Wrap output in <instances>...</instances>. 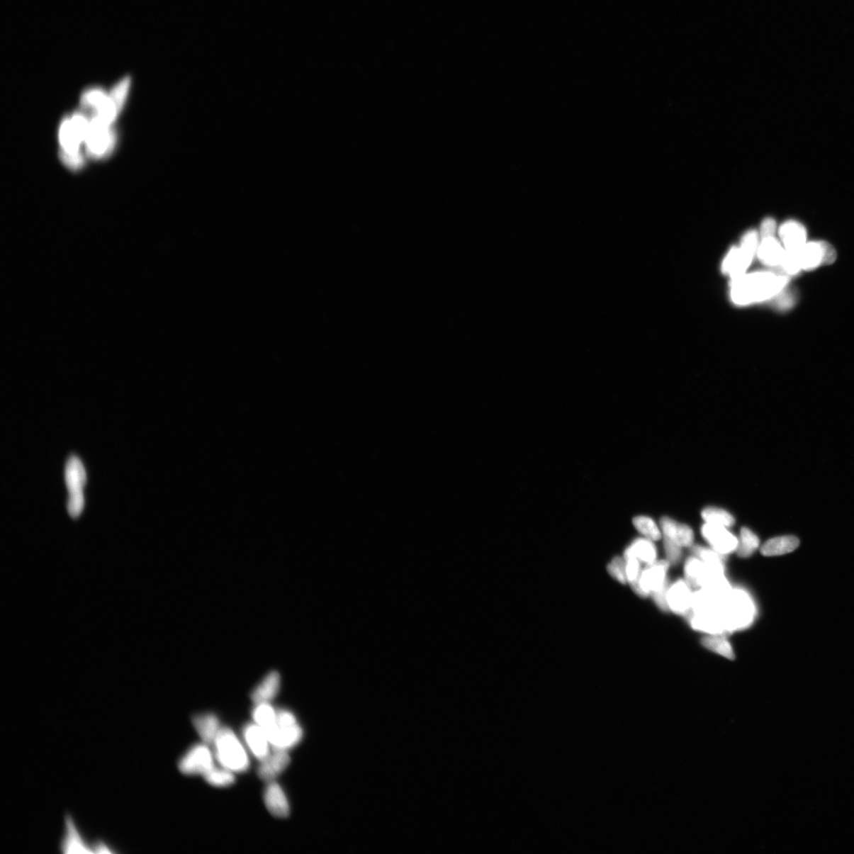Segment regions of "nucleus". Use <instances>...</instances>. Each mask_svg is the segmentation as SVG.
Wrapping results in <instances>:
<instances>
[{"label": "nucleus", "instance_id": "f257e3e1", "mask_svg": "<svg viewBox=\"0 0 854 854\" xmlns=\"http://www.w3.org/2000/svg\"><path fill=\"white\" fill-rule=\"evenodd\" d=\"M789 279L769 271H757L732 280L731 298L739 305L765 302L785 290Z\"/></svg>", "mask_w": 854, "mask_h": 854}, {"label": "nucleus", "instance_id": "f03ea898", "mask_svg": "<svg viewBox=\"0 0 854 854\" xmlns=\"http://www.w3.org/2000/svg\"><path fill=\"white\" fill-rule=\"evenodd\" d=\"M760 237L758 232L749 230L741 239L739 246L729 252L722 263V271L732 280L746 274L760 245Z\"/></svg>", "mask_w": 854, "mask_h": 854}, {"label": "nucleus", "instance_id": "7ed1b4c3", "mask_svg": "<svg viewBox=\"0 0 854 854\" xmlns=\"http://www.w3.org/2000/svg\"><path fill=\"white\" fill-rule=\"evenodd\" d=\"M755 607L746 592L735 590L724 602L721 614L726 632L748 627L754 620Z\"/></svg>", "mask_w": 854, "mask_h": 854}, {"label": "nucleus", "instance_id": "20e7f679", "mask_svg": "<svg viewBox=\"0 0 854 854\" xmlns=\"http://www.w3.org/2000/svg\"><path fill=\"white\" fill-rule=\"evenodd\" d=\"M214 743L218 760L225 769L234 772H243L248 769V755L230 729H220Z\"/></svg>", "mask_w": 854, "mask_h": 854}, {"label": "nucleus", "instance_id": "39448f33", "mask_svg": "<svg viewBox=\"0 0 854 854\" xmlns=\"http://www.w3.org/2000/svg\"><path fill=\"white\" fill-rule=\"evenodd\" d=\"M65 482L68 494L67 511L72 518H77L83 512L85 505L84 489L86 483V473L84 463L77 456H72L65 468Z\"/></svg>", "mask_w": 854, "mask_h": 854}, {"label": "nucleus", "instance_id": "423d86ee", "mask_svg": "<svg viewBox=\"0 0 854 854\" xmlns=\"http://www.w3.org/2000/svg\"><path fill=\"white\" fill-rule=\"evenodd\" d=\"M90 118L83 113L77 112L72 117L65 118L61 123L59 139L61 147L60 153L68 155L83 154L81 145L85 143Z\"/></svg>", "mask_w": 854, "mask_h": 854}, {"label": "nucleus", "instance_id": "0eeeda50", "mask_svg": "<svg viewBox=\"0 0 854 854\" xmlns=\"http://www.w3.org/2000/svg\"><path fill=\"white\" fill-rule=\"evenodd\" d=\"M117 136L112 125L97 118H90V126L85 140L86 153L94 159H105L113 152Z\"/></svg>", "mask_w": 854, "mask_h": 854}, {"label": "nucleus", "instance_id": "6e6552de", "mask_svg": "<svg viewBox=\"0 0 854 854\" xmlns=\"http://www.w3.org/2000/svg\"><path fill=\"white\" fill-rule=\"evenodd\" d=\"M303 735V730L292 713L284 709L276 712V726L268 737L274 749L286 750L295 747L302 740Z\"/></svg>", "mask_w": 854, "mask_h": 854}, {"label": "nucleus", "instance_id": "1a4fd4ad", "mask_svg": "<svg viewBox=\"0 0 854 854\" xmlns=\"http://www.w3.org/2000/svg\"><path fill=\"white\" fill-rule=\"evenodd\" d=\"M670 563L668 561H655L647 565L637 580L631 583V589L641 597L660 591L666 583V573Z\"/></svg>", "mask_w": 854, "mask_h": 854}, {"label": "nucleus", "instance_id": "9d476101", "mask_svg": "<svg viewBox=\"0 0 854 854\" xmlns=\"http://www.w3.org/2000/svg\"><path fill=\"white\" fill-rule=\"evenodd\" d=\"M179 768L186 775H203L214 768L213 755L206 746L197 744L181 758Z\"/></svg>", "mask_w": 854, "mask_h": 854}, {"label": "nucleus", "instance_id": "9b49d317", "mask_svg": "<svg viewBox=\"0 0 854 854\" xmlns=\"http://www.w3.org/2000/svg\"><path fill=\"white\" fill-rule=\"evenodd\" d=\"M778 235L787 256L801 262V252L807 244V230L804 225L795 220L785 222L778 229Z\"/></svg>", "mask_w": 854, "mask_h": 854}, {"label": "nucleus", "instance_id": "f8f14e48", "mask_svg": "<svg viewBox=\"0 0 854 854\" xmlns=\"http://www.w3.org/2000/svg\"><path fill=\"white\" fill-rule=\"evenodd\" d=\"M702 534L714 550L727 556L736 551L738 539L723 526L707 523L702 526Z\"/></svg>", "mask_w": 854, "mask_h": 854}, {"label": "nucleus", "instance_id": "ddd939ff", "mask_svg": "<svg viewBox=\"0 0 854 854\" xmlns=\"http://www.w3.org/2000/svg\"><path fill=\"white\" fill-rule=\"evenodd\" d=\"M757 256L760 262L771 268L782 269L785 259V249L780 241L773 237L760 238Z\"/></svg>", "mask_w": 854, "mask_h": 854}, {"label": "nucleus", "instance_id": "4468645a", "mask_svg": "<svg viewBox=\"0 0 854 854\" xmlns=\"http://www.w3.org/2000/svg\"><path fill=\"white\" fill-rule=\"evenodd\" d=\"M692 593L690 585L685 580H680L670 588L667 592V602L669 609L678 614H688L692 609Z\"/></svg>", "mask_w": 854, "mask_h": 854}, {"label": "nucleus", "instance_id": "2eb2a0df", "mask_svg": "<svg viewBox=\"0 0 854 854\" xmlns=\"http://www.w3.org/2000/svg\"><path fill=\"white\" fill-rule=\"evenodd\" d=\"M291 758L286 750L275 749V753L262 761L258 775L262 780L272 782L288 767Z\"/></svg>", "mask_w": 854, "mask_h": 854}, {"label": "nucleus", "instance_id": "dca6fc26", "mask_svg": "<svg viewBox=\"0 0 854 854\" xmlns=\"http://www.w3.org/2000/svg\"><path fill=\"white\" fill-rule=\"evenodd\" d=\"M60 849L64 853H94L93 846L89 845L82 837L71 816L65 817V832Z\"/></svg>", "mask_w": 854, "mask_h": 854}, {"label": "nucleus", "instance_id": "f3484780", "mask_svg": "<svg viewBox=\"0 0 854 854\" xmlns=\"http://www.w3.org/2000/svg\"><path fill=\"white\" fill-rule=\"evenodd\" d=\"M266 807L271 815L278 818H286L290 815V806L281 787L276 782H270L265 790Z\"/></svg>", "mask_w": 854, "mask_h": 854}, {"label": "nucleus", "instance_id": "a211bd4d", "mask_svg": "<svg viewBox=\"0 0 854 854\" xmlns=\"http://www.w3.org/2000/svg\"><path fill=\"white\" fill-rule=\"evenodd\" d=\"M246 743L259 760H264L269 755V741L264 731L257 724H250L244 729Z\"/></svg>", "mask_w": 854, "mask_h": 854}, {"label": "nucleus", "instance_id": "6ab92c4d", "mask_svg": "<svg viewBox=\"0 0 854 854\" xmlns=\"http://www.w3.org/2000/svg\"><path fill=\"white\" fill-rule=\"evenodd\" d=\"M661 526L665 536L673 539L681 546H690L693 544L694 534L689 526L676 522L667 517L661 518Z\"/></svg>", "mask_w": 854, "mask_h": 854}, {"label": "nucleus", "instance_id": "aec40b11", "mask_svg": "<svg viewBox=\"0 0 854 854\" xmlns=\"http://www.w3.org/2000/svg\"><path fill=\"white\" fill-rule=\"evenodd\" d=\"M691 624L695 630L712 634L727 633L721 612L707 614H693Z\"/></svg>", "mask_w": 854, "mask_h": 854}, {"label": "nucleus", "instance_id": "412c9836", "mask_svg": "<svg viewBox=\"0 0 854 854\" xmlns=\"http://www.w3.org/2000/svg\"><path fill=\"white\" fill-rule=\"evenodd\" d=\"M826 245L828 242L824 241L807 242L804 245L801 252L802 270L811 271L825 264Z\"/></svg>", "mask_w": 854, "mask_h": 854}, {"label": "nucleus", "instance_id": "4be33fe9", "mask_svg": "<svg viewBox=\"0 0 854 854\" xmlns=\"http://www.w3.org/2000/svg\"><path fill=\"white\" fill-rule=\"evenodd\" d=\"M280 687V675L276 671L271 672L251 694V699L256 705L269 703L275 698Z\"/></svg>", "mask_w": 854, "mask_h": 854}, {"label": "nucleus", "instance_id": "5701e85b", "mask_svg": "<svg viewBox=\"0 0 854 854\" xmlns=\"http://www.w3.org/2000/svg\"><path fill=\"white\" fill-rule=\"evenodd\" d=\"M724 601L707 589L692 594V609L694 614L721 612Z\"/></svg>", "mask_w": 854, "mask_h": 854}, {"label": "nucleus", "instance_id": "b1692460", "mask_svg": "<svg viewBox=\"0 0 854 854\" xmlns=\"http://www.w3.org/2000/svg\"><path fill=\"white\" fill-rule=\"evenodd\" d=\"M192 721L197 733L199 734L201 740L205 744H210L215 742L218 731L220 729L218 728V720L215 714H203L195 715L193 717Z\"/></svg>", "mask_w": 854, "mask_h": 854}, {"label": "nucleus", "instance_id": "393cba45", "mask_svg": "<svg viewBox=\"0 0 854 854\" xmlns=\"http://www.w3.org/2000/svg\"><path fill=\"white\" fill-rule=\"evenodd\" d=\"M800 541L792 536H785L769 539L761 549L764 556H776L788 554L798 548Z\"/></svg>", "mask_w": 854, "mask_h": 854}, {"label": "nucleus", "instance_id": "a878e982", "mask_svg": "<svg viewBox=\"0 0 854 854\" xmlns=\"http://www.w3.org/2000/svg\"><path fill=\"white\" fill-rule=\"evenodd\" d=\"M636 558L640 562L651 564L656 561L657 551L652 541L648 539H638L626 549L624 558Z\"/></svg>", "mask_w": 854, "mask_h": 854}, {"label": "nucleus", "instance_id": "bb28decb", "mask_svg": "<svg viewBox=\"0 0 854 854\" xmlns=\"http://www.w3.org/2000/svg\"><path fill=\"white\" fill-rule=\"evenodd\" d=\"M252 717L268 738L276 726V712L274 708L269 703L258 704L252 713Z\"/></svg>", "mask_w": 854, "mask_h": 854}, {"label": "nucleus", "instance_id": "cd10ccee", "mask_svg": "<svg viewBox=\"0 0 854 854\" xmlns=\"http://www.w3.org/2000/svg\"><path fill=\"white\" fill-rule=\"evenodd\" d=\"M706 565L696 557L688 558L685 565V575L690 587L701 588L702 580L704 577Z\"/></svg>", "mask_w": 854, "mask_h": 854}, {"label": "nucleus", "instance_id": "c85d7f7f", "mask_svg": "<svg viewBox=\"0 0 854 854\" xmlns=\"http://www.w3.org/2000/svg\"><path fill=\"white\" fill-rule=\"evenodd\" d=\"M760 539L748 528H743L741 532L740 543H738L736 552L741 558H748L758 549Z\"/></svg>", "mask_w": 854, "mask_h": 854}, {"label": "nucleus", "instance_id": "c756f323", "mask_svg": "<svg viewBox=\"0 0 854 854\" xmlns=\"http://www.w3.org/2000/svg\"><path fill=\"white\" fill-rule=\"evenodd\" d=\"M702 644L708 650L719 653L723 657L732 661L735 659L733 648L726 639L714 635V636L703 638Z\"/></svg>", "mask_w": 854, "mask_h": 854}, {"label": "nucleus", "instance_id": "7c9ffc66", "mask_svg": "<svg viewBox=\"0 0 854 854\" xmlns=\"http://www.w3.org/2000/svg\"><path fill=\"white\" fill-rule=\"evenodd\" d=\"M702 517L709 524L729 528L735 524V518L729 512L719 508L708 507L703 510Z\"/></svg>", "mask_w": 854, "mask_h": 854}, {"label": "nucleus", "instance_id": "2f4dec72", "mask_svg": "<svg viewBox=\"0 0 854 854\" xmlns=\"http://www.w3.org/2000/svg\"><path fill=\"white\" fill-rule=\"evenodd\" d=\"M634 527L646 539L657 541L661 539V532L653 519L645 516H639L633 519Z\"/></svg>", "mask_w": 854, "mask_h": 854}, {"label": "nucleus", "instance_id": "473e14b6", "mask_svg": "<svg viewBox=\"0 0 854 854\" xmlns=\"http://www.w3.org/2000/svg\"><path fill=\"white\" fill-rule=\"evenodd\" d=\"M231 770H218L216 768L211 769L206 774H204L205 780L211 785L216 787H225L235 782V778Z\"/></svg>", "mask_w": 854, "mask_h": 854}, {"label": "nucleus", "instance_id": "72a5a7b5", "mask_svg": "<svg viewBox=\"0 0 854 854\" xmlns=\"http://www.w3.org/2000/svg\"><path fill=\"white\" fill-rule=\"evenodd\" d=\"M693 552L697 557L700 558L702 561L709 566L724 567L725 562V555L721 554L715 550H710L702 546H695Z\"/></svg>", "mask_w": 854, "mask_h": 854}, {"label": "nucleus", "instance_id": "f704fd0d", "mask_svg": "<svg viewBox=\"0 0 854 854\" xmlns=\"http://www.w3.org/2000/svg\"><path fill=\"white\" fill-rule=\"evenodd\" d=\"M607 571L609 575L617 580L621 584L627 583V572H626V560L621 557H614L612 561L607 565Z\"/></svg>", "mask_w": 854, "mask_h": 854}, {"label": "nucleus", "instance_id": "c9c22d12", "mask_svg": "<svg viewBox=\"0 0 854 854\" xmlns=\"http://www.w3.org/2000/svg\"><path fill=\"white\" fill-rule=\"evenodd\" d=\"M664 544L668 563L673 565L678 563L681 557L682 546L665 536Z\"/></svg>", "mask_w": 854, "mask_h": 854}, {"label": "nucleus", "instance_id": "e433bc0d", "mask_svg": "<svg viewBox=\"0 0 854 854\" xmlns=\"http://www.w3.org/2000/svg\"><path fill=\"white\" fill-rule=\"evenodd\" d=\"M625 560L627 583L631 584L637 580L641 575L640 561L634 557Z\"/></svg>", "mask_w": 854, "mask_h": 854}, {"label": "nucleus", "instance_id": "4c0bfd02", "mask_svg": "<svg viewBox=\"0 0 854 854\" xmlns=\"http://www.w3.org/2000/svg\"><path fill=\"white\" fill-rule=\"evenodd\" d=\"M777 225L773 218H766L760 225V238L773 237L776 234Z\"/></svg>", "mask_w": 854, "mask_h": 854}, {"label": "nucleus", "instance_id": "58836bf2", "mask_svg": "<svg viewBox=\"0 0 854 854\" xmlns=\"http://www.w3.org/2000/svg\"><path fill=\"white\" fill-rule=\"evenodd\" d=\"M668 590V583H667L666 585L664 587H663L660 591L652 593V595H653V600H654L656 604H657V605L659 607V609L661 610H662L663 612H667L669 609L668 602H667Z\"/></svg>", "mask_w": 854, "mask_h": 854}]
</instances>
